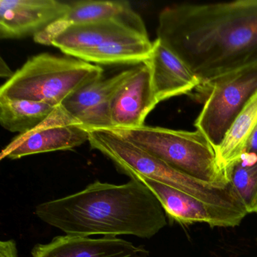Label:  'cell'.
Masks as SVG:
<instances>
[{"label":"cell","mask_w":257,"mask_h":257,"mask_svg":"<svg viewBox=\"0 0 257 257\" xmlns=\"http://www.w3.org/2000/svg\"><path fill=\"white\" fill-rule=\"evenodd\" d=\"M70 2L58 0H1L0 37L16 40L37 35L67 14Z\"/></svg>","instance_id":"cell-11"},{"label":"cell","mask_w":257,"mask_h":257,"mask_svg":"<svg viewBox=\"0 0 257 257\" xmlns=\"http://www.w3.org/2000/svg\"><path fill=\"white\" fill-rule=\"evenodd\" d=\"M204 85L208 91L195 126L216 150L257 92V64L224 75Z\"/></svg>","instance_id":"cell-7"},{"label":"cell","mask_w":257,"mask_h":257,"mask_svg":"<svg viewBox=\"0 0 257 257\" xmlns=\"http://www.w3.org/2000/svg\"><path fill=\"white\" fill-rule=\"evenodd\" d=\"M103 69L73 57L36 55L0 88V99L62 104L84 87L102 79Z\"/></svg>","instance_id":"cell-4"},{"label":"cell","mask_w":257,"mask_h":257,"mask_svg":"<svg viewBox=\"0 0 257 257\" xmlns=\"http://www.w3.org/2000/svg\"><path fill=\"white\" fill-rule=\"evenodd\" d=\"M35 214L67 234L86 237L151 238L167 225L162 204L136 178L121 185L96 180L80 192L41 203Z\"/></svg>","instance_id":"cell-2"},{"label":"cell","mask_w":257,"mask_h":257,"mask_svg":"<svg viewBox=\"0 0 257 257\" xmlns=\"http://www.w3.org/2000/svg\"><path fill=\"white\" fill-rule=\"evenodd\" d=\"M226 175L247 213H257V157L243 153L229 168Z\"/></svg>","instance_id":"cell-18"},{"label":"cell","mask_w":257,"mask_h":257,"mask_svg":"<svg viewBox=\"0 0 257 257\" xmlns=\"http://www.w3.org/2000/svg\"><path fill=\"white\" fill-rule=\"evenodd\" d=\"M134 178L144 183L156 195L168 217L180 223L203 222L211 227H235L240 225L248 214L246 212L207 204L151 179L142 177Z\"/></svg>","instance_id":"cell-10"},{"label":"cell","mask_w":257,"mask_h":257,"mask_svg":"<svg viewBox=\"0 0 257 257\" xmlns=\"http://www.w3.org/2000/svg\"><path fill=\"white\" fill-rule=\"evenodd\" d=\"M256 127L257 92L237 115L223 141L215 150L218 165L225 174L227 169L244 153L248 141Z\"/></svg>","instance_id":"cell-16"},{"label":"cell","mask_w":257,"mask_h":257,"mask_svg":"<svg viewBox=\"0 0 257 257\" xmlns=\"http://www.w3.org/2000/svg\"><path fill=\"white\" fill-rule=\"evenodd\" d=\"M146 64L151 70L153 91L158 102L188 94L201 85L188 66L156 39Z\"/></svg>","instance_id":"cell-15"},{"label":"cell","mask_w":257,"mask_h":257,"mask_svg":"<svg viewBox=\"0 0 257 257\" xmlns=\"http://www.w3.org/2000/svg\"><path fill=\"white\" fill-rule=\"evenodd\" d=\"M244 153L254 155L257 157V127L248 141Z\"/></svg>","instance_id":"cell-20"},{"label":"cell","mask_w":257,"mask_h":257,"mask_svg":"<svg viewBox=\"0 0 257 257\" xmlns=\"http://www.w3.org/2000/svg\"><path fill=\"white\" fill-rule=\"evenodd\" d=\"M56 107L41 102L0 99V123L9 132L23 135L40 125Z\"/></svg>","instance_id":"cell-17"},{"label":"cell","mask_w":257,"mask_h":257,"mask_svg":"<svg viewBox=\"0 0 257 257\" xmlns=\"http://www.w3.org/2000/svg\"><path fill=\"white\" fill-rule=\"evenodd\" d=\"M0 257H19L17 243L14 240L0 242Z\"/></svg>","instance_id":"cell-19"},{"label":"cell","mask_w":257,"mask_h":257,"mask_svg":"<svg viewBox=\"0 0 257 257\" xmlns=\"http://www.w3.org/2000/svg\"><path fill=\"white\" fill-rule=\"evenodd\" d=\"M51 46L90 64L113 65L143 64L150 58L153 43L147 31L124 21L105 19L71 25Z\"/></svg>","instance_id":"cell-3"},{"label":"cell","mask_w":257,"mask_h":257,"mask_svg":"<svg viewBox=\"0 0 257 257\" xmlns=\"http://www.w3.org/2000/svg\"><path fill=\"white\" fill-rule=\"evenodd\" d=\"M112 130L180 172L216 186L230 184L218 165L215 149L199 131L147 125Z\"/></svg>","instance_id":"cell-5"},{"label":"cell","mask_w":257,"mask_h":257,"mask_svg":"<svg viewBox=\"0 0 257 257\" xmlns=\"http://www.w3.org/2000/svg\"><path fill=\"white\" fill-rule=\"evenodd\" d=\"M88 139V131L60 105L40 125L16 137L3 150L0 159L16 160L31 155L73 150Z\"/></svg>","instance_id":"cell-8"},{"label":"cell","mask_w":257,"mask_h":257,"mask_svg":"<svg viewBox=\"0 0 257 257\" xmlns=\"http://www.w3.org/2000/svg\"><path fill=\"white\" fill-rule=\"evenodd\" d=\"M33 257H150L144 246L117 237L66 235L54 237L48 243L36 244Z\"/></svg>","instance_id":"cell-12"},{"label":"cell","mask_w":257,"mask_h":257,"mask_svg":"<svg viewBox=\"0 0 257 257\" xmlns=\"http://www.w3.org/2000/svg\"><path fill=\"white\" fill-rule=\"evenodd\" d=\"M91 148L109 159L121 174L130 178L151 179L201 201L210 196L211 186L174 169L156 156L135 145L112 129L88 131Z\"/></svg>","instance_id":"cell-6"},{"label":"cell","mask_w":257,"mask_h":257,"mask_svg":"<svg viewBox=\"0 0 257 257\" xmlns=\"http://www.w3.org/2000/svg\"><path fill=\"white\" fill-rule=\"evenodd\" d=\"M157 40L206 85L257 64V0L169 6Z\"/></svg>","instance_id":"cell-1"},{"label":"cell","mask_w":257,"mask_h":257,"mask_svg":"<svg viewBox=\"0 0 257 257\" xmlns=\"http://www.w3.org/2000/svg\"><path fill=\"white\" fill-rule=\"evenodd\" d=\"M105 19L124 21L147 31L142 18L127 1L83 0L70 2V9L67 14L34 36V41L38 44L51 46L52 40L71 25Z\"/></svg>","instance_id":"cell-14"},{"label":"cell","mask_w":257,"mask_h":257,"mask_svg":"<svg viewBox=\"0 0 257 257\" xmlns=\"http://www.w3.org/2000/svg\"><path fill=\"white\" fill-rule=\"evenodd\" d=\"M159 103L152 82L151 70L140 64L114 99L111 107L112 129H131L145 125L146 118Z\"/></svg>","instance_id":"cell-13"},{"label":"cell","mask_w":257,"mask_h":257,"mask_svg":"<svg viewBox=\"0 0 257 257\" xmlns=\"http://www.w3.org/2000/svg\"><path fill=\"white\" fill-rule=\"evenodd\" d=\"M1 70H0V75H1V77L4 78L7 77L10 79L12 76H13L14 73H13L12 70H10L9 66L7 65V63L4 61V58H1Z\"/></svg>","instance_id":"cell-21"},{"label":"cell","mask_w":257,"mask_h":257,"mask_svg":"<svg viewBox=\"0 0 257 257\" xmlns=\"http://www.w3.org/2000/svg\"><path fill=\"white\" fill-rule=\"evenodd\" d=\"M137 69L138 67L128 69L90 84L70 96L61 106L87 131L112 129L111 107L114 99Z\"/></svg>","instance_id":"cell-9"}]
</instances>
